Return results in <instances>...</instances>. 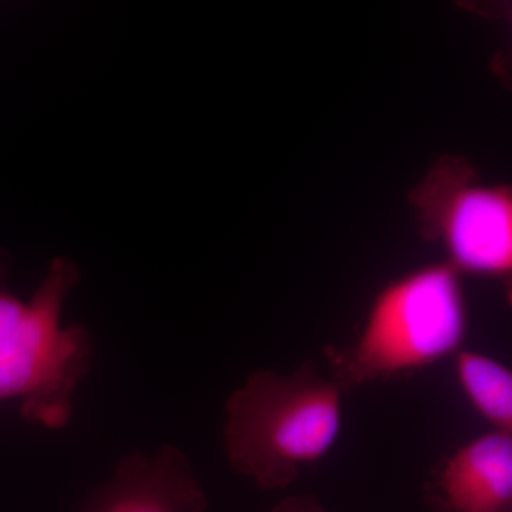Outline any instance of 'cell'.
<instances>
[{
  "label": "cell",
  "mask_w": 512,
  "mask_h": 512,
  "mask_svg": "<svg viewBox=\"0 0 512 512\" xmlns=\"http://www.w3.org/2000/svg\"><path fill=\"white\" fill-rule=\"evenodd\" d=\"M349 393L315 360L288 373L255 370L225 403L229 466L261 490L291 487L338 443Z\"/></svg>",
  "instance_id": "6da1fadb"
},
{
  "label": "cell",
  "mask_w": 512,
  "mask_h": 512,
  "mask_svg": "<svg viewBox=\"0 0 512 512\" xmlns=\"http://www.w3.org/2000/svg\"><path fill=\"white\" fill-rule=\"evenodd\" d=\"M266 512H326L318 497L311 494L291 495Z\"/></svg>",
  "instance_id": "ba28073f"
},
{
  "label": "cell",
  "mask_w": 512,
  "mask_h": 512,
  "mask_svg": "<svg viewBox=\"0 0 512 512\" xmlns=\"http://www.w3.org/2000/svg\"><path fill=\"white\" fill-rule=\"evenodd\" d=\"M457 382L491 431L512 434V372L500 360L477 350L454 356Z\"/></svg>",
  "instance_id": "52a82bcc"
},
{
  "label": "cell",
  "mask_w": 512,
  "mask_h": 512,
  "mask_svg": "<svg viewBox=\"0 0 512 512\" xmlns=\"http://www.w3.org/2000/svg\"><path fill=\"white\" fill-rule=\"evenodd\" d=\"M423 500L427 512H512V434L490 430L448 454Z\"/></svg>",
  "instance_id": "5b68a950"
},
{
  "label": "cell",
  "mask_w": 512,
  "mask_h": 512,
  "mask_svg": "<svg viewBox=\"0 0 512 512\" xmlns=\"http://www.w3.org/2000/svg\"><path fill=\"white\" fill-rule=\"evenodd\" d=\"M468 306L463 275L447 262L420 266L384 285L345 348L323 350L330 375L352 393L417 372L464 349Z\"/></svg>",
  "instance_id": "7a4b0ae2"
},
{
  "label": "cell",
  "mask_w": 512,
  "mask_h": 512,
  "mask_svg": "<svg viewBox=\"0 0 512 512\" xmlns=\"http://www.w3.org/2000/svg\"><path fill=\"white\" fill-rule=\"evenodd\" d=\"M208 498L183 451L133 453L120 461L111 480L82 512H207Z\"/></svg>",
  "instance_id": "8992f818"
},
{
  "label": "cell",
  "mask_w": 512,
  "mask_h": 512,
  "mask_svg": "<svg viewBox=\"0 0 512 512\" xmlns=\"http://www.w3.org/2000/svg\"><path fill=\"white\" fill-rule=\"evenodd\" d=\"M79 282L69 259L53 261L29 301L0 286V404L19 400L23 419L60 430L89 372L93 345L82 326H63L67 295Z\"/></svg>",
  "instance_id": "3957f363"
},
{
  "label": "cell",
  "mask_w": 512,
  "mask_h": 512,
  "mask_svg": "<svg viewBox=\"0 0 512 512\" xmlns=\"http://www.w3.org/2000/svg\"><path fill=\"white\" fill-rule=\"evenodd\" d=\"M414 204L427 237L440 242L458 274L510 281V188L480 184L467 164L450 160L417 188Z\"/></svg>",
  "instance_id": "277c9868"
}]
</instances>
